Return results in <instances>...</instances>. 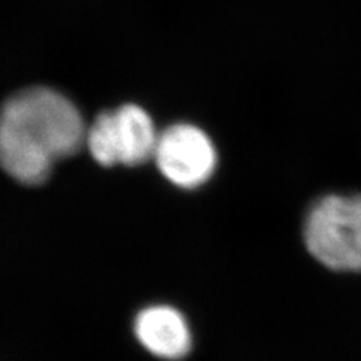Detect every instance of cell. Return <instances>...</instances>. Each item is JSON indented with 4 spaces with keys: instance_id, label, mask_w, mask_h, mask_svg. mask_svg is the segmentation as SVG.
Segmentation results:
<instances>
[{
    "instance_id": "obj_1",
    "label": "cell",
    "mask_w": 361,
    "mask_h": 361,
    "mask_svg": "<svg viewBox=\"0 0 361 361\" xmlns=\"http://www.w3.org/2000/svg\"><path fill=\"white\" fill-rule=\"evenodd\" d=\"M86 130L80 111L62 94L21 90L0 110V166L21 184H41L56 161L82 148Z\"/></svg>"
},
{
    "instance_id": "obj_2",
    "label": "cell",
    "mask_w": 361,
    "mask_h": 361,
    "mask_svg": "<svg viewBox=\"0 0 361 361\" xmlns=\"http://www.w3.org/2000/svg\"><path fill=\"white\" fill-rule=\"evenodd\" d=\"M304 244L321 265L361 273V195L316 200L304 220Z\"/></svg>"
},
{
    "instance_id": "obj_3",
    "label": "cell",
    "mask_w": 361,
    "mask_h": 361,
    "mask_svg": "<svg viewBox=\"0 0 361 361\" xmlns=\"http://www.w3.org/2000/svg\"><path fill=\"white\" fill-rule=\"evenodd\" d=\"M154 160L167 180L190 190L205 184L216 172L217 151L203 130L175 123L158 134Z\"/></svg>"
},
{
    "instance_id": "obj_4",
    "label": "cell",
    "mask_w": 361,
    "mask_h": 361,
    "mask_svg": "<svg viewBox=\"0 0 361 361\" xmlns=\"http://www.w3.org/2000/svg\"><path fill=\"white\" fill-rule=\"evenodd\" d=\"M133 333L146 353L163 361H180L193 349L190 322L171 304H151L139 310Z\"/></svg>"
},
{
    "instance_id": "obj_5",
    "label": "cell",
    "mask_w": 361,
    "mask_h": 361,
    "mask_svg": "<svg viewBox=\"0 0 361 361\" xmlns=\"http://www.w3.org/2000/svg\"><path fill=\"white\" fill-rule=\"evenodd\" d=\"M111 113L119 163L139 166L154 158L160 133H157L148 111L127 104Z\"/></svg>"
},
{
    "instance_id": "obj_6",
    "label": "cell",
    "mask_w": 361,
    "mask_h": 361,
    "mask_svg": "<svg viewBox=\"0 0 361 361\" xmlns=\"http://www.w3.org/2000/svg\"><path fill=\"white\" fill-rule=\"evenodd\" d=\"M85 145L98 164L110 167L119 163L111 111H104L97 116L92 126L86 130Z\"/></svg>"
}]
</instances>
